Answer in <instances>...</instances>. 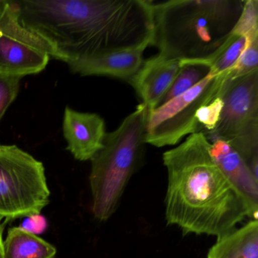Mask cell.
<instances>
[{"label":"cell","mask_w":258,"mask_h":258,"mask_svg":"<svg viewBox=\"0 0 258 258\" xmlns=\"http://www.w3.org/2000/svg\"><path fill=\"white\" fill-rule=\"evenodd\" d=\"M211 154L222 173L247 204L251 220H257L258 179L239 154L226 142L211 141Z\"/></svg>","instance_id":"30bf717a"},{"label":"cell","mask_w":258,"mask_h":258,"mask_svg":"<svg viewBox=\"0 0 258 258\" xmlns=\"http://www.w3.org/2000/svg\"><path fill=\"white\" fill-rule=\"evenodd\" d=\"M55 246L20 227L9 229L4 241V258H55Z\"/></svg>","instance_id":"5bb4252c"},{"label":"cell","mask_w":258,"mask_h":258,"mask_svg":"<svg viewBox=\"0 0 258 258\" xmlns=\"http://www.w3.org/2000/svg\"><path fill=\"white\" fill-rule=\"evenodd\" d=\"M20 81L21 78L0 74V121L17 98Z\"/></svg>","instance_id":"ffe728a7"},{"label":"cell","mask_w":258,"mask_h":258,"mask_svg":"<svg viewBox=\"0 0 258 258\" xmlns=\"http://www.w3.org/2000/svg\"><path fill=\"white\" fill-rule=\"evenodd\" d=\"M223 108V101L221 91L220 94L214 100L202 106L198 111L196 120L199 124V132L206 135L214 131L220 120Z\"/></svg>","instance_id":"ac0fdd59"},{"label":"cell","mask_w":258,"mask_h":258,"mask_svg":"<svg viewBox=\"0 0 258 258\" xmlns=\"http://www.w3.org/2000/svg\"><path fill=\"white\" fill-rule=\"evenodd\" d=\"M7 0H0V13L4 10L6 4H7Z\"/></svg>","instance_id":"603a6c76"},{"label":"cell","mask_w":258,"mask_h":258,"mask_svg":"<svg viewBox=\"0 0 258 258\" xmlns=\"http://www.w3.org/2000/svg\"><path fill=\"white\" fill-rule=\"evenodd\" d=\"M49 197L43 163L16 145H0V220L40 214Z\"/></svg>","instance_id":"8992f818"},{"label":"cell","mask_w":258,"mask_h":258,"mask_svg":"<svg viewBox=\"0 0 258 258\" xmlns=\"http://www.w3.org/2000/svg\"><path fill=\"white\" fill-rule=\"evenodd\" d=\"M67 149L78 161H91L103 147L105 123L96 113L81 112L67 106L62 122Z\"/></svg>","instance_id":"9c48e42d"},{"label":"cell","mask_w":258,"mask_h":258,"mask_svg":"<svg viewBox=\"0 0 258 258\" xmlns=\"http://www.w3.org/2000/svg\"><path fill=\"white\" fill-rule=\"evenodd\" d=\"M258 70V34L247 37V44L232 71V78Z\"/></svg>","instance_id":"e0dca14e"},{"label":"cell","mask_w":258,"mask_h":258,"mask_svg":"<svg viewBox=\"0 0 258 258\" xmlns=\"http://www.w3.org/2000/svg\"><path fill=\"white\" fill-rule=\"evenodd\" d=\"M223 108L210 142L229 143L258 179V70L229 78L222 90Z\"/></svg>","instance_id":"5b68a950"},{"label":"cell","mask_w":258,"mask_h":258,"mask_svg":"<svg viewBox=\"0 0 258 258\" xmlns=\"http://www.w3.org/2000/svg\"><path fill=\"white\" fill-rule=\"evenodd\" d=\"M245 0H170L152 3L158 55L205 61L233 34Z\"/></svg>","instance_id":"3957f363"},{"label":"cell","mask_w":258,"mask_h":258,"mask_svg":"<svg viewBox=\"0 0 258 258\" xmlns=\"http://www.w3.org/2000/svg\"><path fill=\"white\" fill-rule=\"evenodd\" d=\"M233 33L246 37L258 34L257 0H245Z\"/></svg>","instance_id":"d6986e66"},{"label":"cell","mask_w":258,"mask_h":258,"mask_svg":"<svg viewBox=\"0 0 258 258\" xmlns=\"http://www.w3.org/2000/svg\"><path fill=\"white\" fill-rule=\"evenodd\" d=\"M0 258H4V240H3V229L1 223H0Z\"/></svg>","instance_id":"7402d4cb"},{"label":"cell","mask_w":258,"mask_h":258,"mask_svg":"<svg viewBox=\"0 0 258 258\" xmlns=\"http://www.w3.org/2000/svg\"><path fill=\"white\" fill-rule=\"evenodd\" d=\"M55 58L50 45L27 28L14 0H7L0 13V74L22 79L43 72Z\"/></svg>","instance_id":"ba28073f"},{"label":"cell","mask_w":258,"mask_h":258,"mask_svg":"<svg viewBox=\"0 0 258 258\" xmlns=\"http://www.w3.org/2000/svg\"><path fill=\"white\" fill-rule=\"evenodd\" d=\"M146 49H135L117 53L79 58L66 64L73 73L81 76H105L129 82L144 62Z\"/></svg>","instance_id":"7c38bea8"},{"label":"cell","mask_w":258,"mask_h":258,"mask_svg":"<svg viewBox=\"0 0 258 258\" xmlns=\"http://www.w3.org/2000/svg\"><path fill=\"white\" fill-rule=\"evenodd\" d=\"M179 68V61L167 59L158 54L144 61L138 72L128 82L135 89L149 113L158 108Z\"/></svg>","instance_id":"8fae6325"},{"label":"cell","mask_w":258,"mask_h":258,"mask_svg":"<svg viewBox=\"0 0 258 258\" xmlns=\"http://www.w3.org/2000/svg\"><path fill=\"white\" fill-rule=\"evenodd\" d=\"M22 23L46 40L55 59L79 58L146 49L155 35L152 1H16Z\"/></svg>","instance_id":"6da1fadb"},{"label":"cell","mask_w":258,"mask_h":258,"mask_svg":"<svg viewBox=\"0 0 258 258\" xmlns=\"http://www.w3.org/2000/svg\"><path fill=\"white\" fill-rule=\"evenodd\" d=\"M247 44V37L233 33L211 58L205 61H189L206 64L211 69V75H221L233 69Z\"/></svg>","instance_id":"2e32d148"},{"label":"cell","mask_w":258,"mask_h":258,"mask_svg":"<svg viewBox=\"0 0 258 258\" xmlns=\"http://www.w3.org/2000/svg\"><path fill=\"white\" fill-rule=\"evenodd\" d=\"M179 66L176 78L160 101L158 108L191 90L211 73L208 66L197 61H179Z\"/></svg>","instance_id":"9a60e30c"},{"label":"cell","mask_w":258,"mask_h":258,"mask_svg":"<svg viewBox=\"0 0 258 258\" xmlns=\"http://www.w3.org/2000/svg\"><path fill=\"white\" fill-rule=\"evenodd\" d=\"M207 258H258L257 220L217 238Z\"/></svg>","instance_id":"4fadbf2b"},{"label":"cell","mask_w":258,"mask_h":258,"mask_svg":"<svg viewBox=\"0 0 258 258\" xmlns=\"http://www.w3.org/2000/svg\"><path fill=\"white\" fill-rule=\"evenodd\" d=\"M148 111L142 103L108 133L103 147L91 159L92 212L106 221L117 211L125 188L141 164L146 145Z\"/></svg>","instance_id":"277c9868"},{"label":"cell","mask_w":258,"mask_h":258,"mask_svg":"<svg viewBox=\"0 0 258 258\" xmlns=\"http://www.w3.org/2000/svg\"><path fill=\"white\" fill-rule=\"evenodd\" d=\"M167 172L165 217L183 234L221 238L246 217L247 204L222 173L211 154V142L196 133L163 154Z\"/></svg>","instance_id":"7a4b0ae2"},{"label":"cell","mask_w":258,"mask_h":258,"mask_svg":"<svg viewBox=\"0 0 258 258\" xmlns=\"http://www.w3.org/2000/svg\"><path fill=\"white\" fill-rule=\"evenodd\" d=\"M19 227L29 233L38 235L43 233L48 227V222L46 217L40 214H33L25 217Z\"/></svg>","instance_id":"44dd1931"},{"label":"cell","mask_w":258,"mask_h":258,"mask_svg":"<svg viewBox=\"0 0 258 258\" xmlns=\"http://www.w3.org/2000/svg\"><path fill=\"white\" fill-rule=\"evenodd\" d=\"M232 71L210 74L191 90L149 113L146 143L158 148L174 146L185 136L199 133L198 111L220 94Z\"/></svg>","instance_id":"52a82bcc"}]
</instances>
